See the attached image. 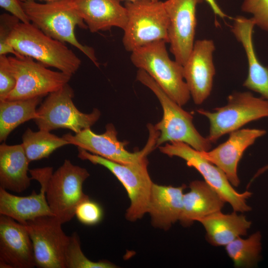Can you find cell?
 Listing matches in <instances>:
<instances>
[{
    "mask_svg": "<svg viewBox=\"0 0 268 268\" xmlns=\"http://www.w3.org/2000/svg\"><path fill=\"white\" fill-rule=\"evenodd\" d=\"M202 0H167L163 2L168 18L170 51L183 66L194 45L196 7Z\"/></svg>",
    "mask_w": 268,
    "mask_h": 268,
    "instance_id": "obj_14",
    "label": "cell"
},
{
    "mask_svg": "<svg viewBox=\"0 0 268 268\" xmlns=\"http://www.w3.org/2000/svg\"><path fill=\"white\" fill-rule=\"evenodd\" d=\"M75 215L82 224L94 225L103 218V211L101 205L89 198L81 202L77 206Z\"/></svg>",
    "mask_w": 268,
    "mask_h": 268,
    "instance_id": "obj_30",
    "label": "cell"
},
{
    "mask_svg": "<svg viewBox=\"0 0 268 268\" xmlns=\"http://www.w3.org/2000/svg\"><path fill=\"white\" fill-rule=\"evenodd\" d=\"M214 50L215 46L212 40H197L183 66L184 79L196 104L203 103L212 90L215 73L213 62Z\"/></svg>",
    "mask_w": 268,
    "mask_h": 268,
    "instance_id": "obj_16",
    "label": "cell"
},
{
    "mask_svg": "<svg viewBox=\"0 0 268 268\" xmlns=\"http://www.w3.org/2000/svg\"><path fill=\"white\" fill-rule=\"evenodd\" d=\"M66 268H115L113 263L105 260L93 262L83 253L79 237L76 233L69 236L65 252Z\"/></svg>",
    "mask_w": 268,
    "mask_h": 268,
    "instance_id": "obj_28",
    "label": "cell"
},
{
    "mask_svg": "<svg viewBox=\"0 0 268 268\" xmlns=\"http://www.w3.org/2000/svg\"><path fill=\"white\" fill-rule=\"evenodd\" d=\"M32 242L26 227L13 219L0 215V267H35Z\"/></svg>",
    "mask_w": 268,
    "mask_h": 268,
    "instance_id": "obj_17",
    "label": "cell"
},
{
    "mask_svg": "<svg viewBox=\"0 0 268 268\" xmlns=\"http://www.w3.org/2000/svg\"><path fill=\"white\" fill-rule=\"evenodd\" d=\"M266 134L263 129H240L229 133L228 139L213 149L199 151L203 157L222 170L231 184L237 187L240 184L238 165L244 151Z\"/></svg>",
    "mask_w": 268,
    "mask_h": 268,
    "instance_id": "obj_18",
    "label": "cell"
},
{
    "mask_svg": "<svg viewBox=\"0 0 268 268\" xmlns=\"http://www.w3.org/2000/svg\"><path fill=\"white\" fill-rule=\"evenodd\" d=\"M128 21L122 39L126 51L158 41L169 42L168 18L163 2L151 0L126 1Z\"/></svg>",
    "mask_w": 268,
    "mask_h": 268,
    "instance_id": "obj_6",
    "label": "cell"
},
{
    "mask_svg": "<svg viewBox=\"0 0 268 268\" xmlns=\"http://www.w3.org/2000/svg\"><path fill=\"white\" fill-rule=\"evenodd\" d=\"M21 2L32 24L51 38L75 47L96 66H99L94 49L81 44L75 36L76 26L84 29L88 27L74 7L72 0L45 3L33 0Z\"/></svg>",
    "mask_w": 268,
    "mask_h": 268,
    "instance_id": "obj_1",
    "label": "cell"
},
{
    "mask_svg": "<svg viewBox=\"0 0 268 268\" xmlns=\"http://www.w3.org/2000/svg\"><path fill=\"white\" fill-rule=\"evenodd\" d=\"M198 221L203 226L206 239L214 246H226L235 239L247 234L251 222L236 211L224 214L221 211L205 216Z\"/></svg>",
    "mask_w": 268,
    "mask_h": 268,
    "instance_id": "obj_24",
    "label": "cell"
},
{
    "mask_svg": "<svg viewBox=\"0 0 268 268\" xmlns=\"http://www.w3.org/2000/svg\"><path fill=\"white\" fill-rule=\"evenodd\" d=\"M120 0V1H135V0ZM152 0V1H159V0Z\"/></svg>",
    "mask_w": 268,
    "mask_h": 268,
    "instance_id": "obj_36",
    "label": "cell"
},
{
    "mask_svg": "<svg viewBox=\"0 0 268 268\" xmlns=\"http://www.w3.org/2000/svg\"><path fill=\"white\" fill-rule=\"evenodd\" d=\"M30 163L22 144L0 145V184L6 190L21 193L30 185Z\"/></svg>",
    "mask_w": 268,
    "mask_h": 268,
    "instance_id": "obj_23",
    "label": "cell"
},
{
    "mask_svg": "<svg viewBox=\"0 0 268 268\" xmlns=\"http://www.w3.org/2000/svg\"><path fill=\"white\" fill-rule=\"evenodd\" d=\"M189 187L190 191L183 194L182 210L179 220L185 227L221 211L226 202L205 181H193Z\"/></svg>",
    "mask_w": 268,
    "mask_h": 268,
    "instance_id": "obj_22",
    "label": "cell"
},
{
    "mask_svg": "<svg viewBox=\"0 0 268 268\" xmlns=\"http://www.w3.org/2000/svg\"><path fill=\"white\" fill-rule=\"evenodd\" d=\"M19 0L20 1H28V0H33V1L39 0V1H44L46 2H49V1H52L57 0Z\"/></svg>",
    "mask_w": 268,
    "mask_h": 268,
    "instance_id": "obj_35",
    "label": "cell"
},
{
    "mask_svg": "<svg viewBox=\"0 0 268 268\" xmlns=\"http://www.w3.org/2000/svg\"><path fill=\"white\" fill-rule=\"evenodd\" d=\"M206 1L211 6V8L213 10L214 12L219 16L220 17L223 18L226 15L222 12L221 9L219 7L218 5L216 3L215 0H206Z\"/></svg>",
    "mask_w": 268,
    "mask_h": 268,
    "instance_id": "obj_34",
    "label": "cell"
},
{
    "mask_svg": "<svg viewBox=\"0 0 268 268\" xmlns=\"http://www.w3.org/2000/svg\"><path fill=\"white\" fill-rule=\"evenodd\" d=\"M8 58L16 85L5 100L44 97L68 83L72 76L61 71L52 70L29 57Z\"/></svg>",
    "mask_w": 268,
    "mask_h": 268,
    "instance_id": "obj_12",
    "label": "cell"
},
{
    "mask_svg": "<svg viewBox=\"0 0 268 268\" xmlns=\"http://www.w3.org/2000/svg\"><path fill=\"white\" fill-rule=\"evenodd\" d=\"M136 79L154 93L163 109L162 119L154 126L159 132L156 147L167 142L180 141L200 151L210 150L212 143L197 131L191 113L172 100L144 70L138 69Z\"/></svg>",
    "mask_w": 268,
    "mask_h": 268,
    "instance_id": "obj_2",
    "label": "cell"
},
{
    "mask_svg": "<svg viewBox=\"0 0 268 268\" xmlns=\"http://www.w3.org/2000/svg\"><path fill=\"white\" fill-rule=\"evenodd\" d=\"M149 134L148 141L141 150L135 152L128 151L125 146L128 141H119L117 132L114 126L108 124L105 132L97 134L90 128L84 129L73 135L67 133L62 137L69 144L81 148L92 154L101 156L109 160L121 164H129L137 161L147 156L156 147L159 132L152 126H148Z\"/></svg>",
    "mask_w": 268,
    "mask_h": 268,
    "instance_id": "obj_10",
    "label": "cell"
},
{
    "mask_svg": "<svg viewBox=\"0 0 268 268\" xmlns=\"http://www.w3.org/2000/svg\"><path fill=\"white\" fill-rule=\"evenodd\" d=\"M19 22L17 18L10 14L0 15V56L12 54L17 57H23L18 54L8 42L12 31Z\"/></svg>",
    "mask_w": 268,
    "mask_h": 268,
    "instance_id": "obj_29",
    "label": "cell"
},
{
    "mask_svg": "<svg viewBox=\"0 0 268 268\" xmlns=\"http://www.w3.org/2000/svg\"><path fill=\"white\" fill-rule=\"evenodd\" d=\"M0 6L17 18L20 22H30L19 0H0Z\"/></svg>",
    "mask_w": 268,
    "mask_h": 268,
    "instance_id": "obj_33",
    "label": "cell"
},
{
    "mask_svg": "<svg viewBox=\"0 0 268 268\" xmlns=\"http://www.w3.org/2000/svg\"><path fill=\"white\" fill-rule=\"evenodd\" d=\"M74 91L66 84L49 93L37 109L34 119L39 130L50 132L58 129H67L75 134L90 128L99 119L100 111L94 108L90 113L80 112L72 101Z\"/></svg>",
    "mask_w": 268,
    "mask_h": 268,
    "instance_id": "obj_8",
    "label": "cell"
},
{
    "mask_svg": "<svg viewBox=\"0 0 268 268\" xmlns=\"http://www.w3.org/2000/svg\"><path fill=\"white\" fill-rule=\"evenodd\" d=\"M79 15L92 33L117 27L124 30L127 10L119 0H72Z\"/></svg>",
    "mask_w": 268,
    "mask_h": 268,
    "instance_id": "obj_20",
    "label": "cell"
},
{
    "mask_svg": "<svg viewBox=\"0 0 268 268\" xmlns=\"http://www.w3.org/2000/svg\"><path fill=\"white\" fill-rule=\"evenodd\" d=\"M77 149L78 158L106 168L123 185L130 200L126 218L132 222L141 219L147 213L153 184L147 170V156L134 163L121 164L92 154L81 148L77 147Z\"/></svg>",
    "mask_w": 268,
    "mask_h": 268,
    "instance_id": "obj_5",
    "label": "cell"
},
{
    "mask_svg": "<svg viewBox=\"0 0 268 268\" xmlns=\"http://www.w3.org/2000/svg\"><path fill=\"white\" fill-rule=\"evenodd\" d=\"M89 175L85 168L67 159L52 174L46 187V199L54 216L62 224L70 221L78 205L89 198L83 191V184Z\"/></svg>",
    "mask_w": 268,
    "mask_h": 268,
    "instance_id": "obj_9",
    "label": "cell"
},
{
    "mask_svg": "<svg viewBox=\"0 0 268 268\" xmlns=\"http://www.w3.org/2000/svg\"><path fill=\"white\" fill-rule=\"evenodd\" d=\"M32 179L41 185L39 193L33 190L28 196H17L0 187V214L8 216L23 224L26 222L44 216H54L48 203L46 190L53 174V168L46 167L29 171Z\"/></svg>",
    "mask_w": 268,
    "mask_h": 268,
    "instance_id": "obj_15",
    "label": "cell"
},
{
    "mask_svg": "<svg viewBox=\"0 0 268 268\" xmlns=\"http://www.w3.org/2000/svg\"><path fill=\"white\" fill-rule=\"evenodd\" d=\"M159 149L170 157L177 156L184 159L188 166L195 168L204 181L231 205L234 211L244 212L251 210L247 200L251 197L252 193L249 191L242 193L237 192L223 171L203 157L199 151L180 141L167 142L165 145L159 146Z\"/></svg>",
    "mask_w": 268,
    "mask_h": 268,
    "instance_id": "obj_11",
    "label": "cell"
},
{
    "mask_svg": "<svg viewBox=\"0 0 268 268\" xmlns=\"http://www.w3.org/2000/svg\"><path fill=\"white\" fill-rule=\"evenodd\" d=\"M43 97L0 101V141L21 124L37 117V106Z\"/></svg>",
    "mask_w": 268,
    "mask_h": 268,
    "instance_id": "obj_25",
    "label": "cell"
},
{
    "mask_svg": "<svg viewBox=\"0 0 268 268\" xmlns=\"http://www.w3.org/2000/svg\"><path fill=\"white\" fill-rule=\"evenodd\" d=\"M16 85V79L8 57L6 55L0 56V101L6 99Z\"/></svg>",
    "mask_w": 268,
    "mask_h": 268,
    "instance_id": "obj_32",
    "label": "cell"
},
{
    "mask_svg": "<svg viewBox=\"0 0 268 268\" xmlns=\"http://www.w3.org/2000/svg\"><path fill=\"white\" fill-rule=\"evenodd\" d=\"M242 10L251 13L255 26L268 33V0H244Z\"/></svg>",
    "mask_w": 268,
    "mask_h": 268,
    "instance_id": "obj_31",
    "label": "cell"
},
{
    "mask_svg": "<svg viewBox=\"0 0 268 268\" xmlns=\"http://www.w3.org/2000/svg\"><path fill=\"white\" fill-rule=\"evenodd\" d=\"M8 42L19 55L71 76L81 64L80 59L65 43L47 35L31 22H19L12 31Z\"/></svg>",
    "mask_w": 268,
    "mask_h": 268,
    "instance_id": "obj_3",
    "label": "cell"
},
{
    "mask_svg": "<svg viewBox=\"0 0 268 268\" xmlns=\"http://www.w3.org/2000/svg\"><path fill=\"white\" fill-rule=\"evenodd\" d=\"M32 242L36 267L66 268L65 252L69 236L54 216H44L23 224Z\"/></svg>",
    "mask_w": 268,
    "mask_h": 268,
    "instance_id": "obj_13",
    "label": "cell"
},
{
    "mask_svg": "<svg viewBox=\"0 0 268 268\" xmlns=\"http://www.w3.org/2000/svg\"><path fill=\"white\" fill-rule=\"evenodd\" d=\"M225 246L235 267L252 268L257 265L261 259L262 235L257 231L246 239L239 237Z\"/></svg>",
    "mask_w": 268,
    "mask_h": 268,
    "instance_id": "obj_27",
    "label": "cell"
},
{
    "mask_svg": "<svg viewBox=\"0 0 268 268\" xmlns=\"http://www.w3.org/2000/svg\"><path fill=\"white\" fill-rule=\"evenodd\" d=\"M186 188L184 184L175 187L153 183L147 209L153 226L167 230L179 220Z\"/></svg>",
    "mask_w": 268,
    "mask_h": 268,
    "instance_id": "obj_21",
    "label": "cell"
},
{
    "mask_svg": "<svg viewBox=\"0 0 268 268\" xmlns=\"http://www.w3.org/2000/svg\"><path fill=\"white\" fill-rule=\"evenodd\" d=\"M165 41L152 42L132 52L131 61L146 71L174 101L182 106L191 94L184 77L183 66L169 57Z\"/></svg>",
    "mask_w": 268,
    "mask_h": 268,
    "instance_id": "obj_4",
    "label": "cell"
},
{
    "mask_svg": "<svg viewBox=\"0 0 268 268\" xmlns=\"http://www.w3.org/2000/svg\"><path fill=\"white\" fill-rule=\"evenodd\" d=\"M255 26L251 18L238 16L234 19L231 31L242 45L247 58L248 73L243 85L268 100V66L263 65L257 56L253 40Z\"/></svg>",
    "mask_w": 268,
    "mask_h": 268,
    "instance_id": "obj_19",
    "label": "cell"
},
{
    "mask_svg": "<svg viewBox=\"0 0 268 268\" xmlns=\"http://www.w3.org/2000/svg\"><path fill=\"white\" fill-rule=\"evenodd\" d=\"M197 111L209 120L207 137L214 143L248 123L268 117V100L250 92H234L228 96L226 105L215 108L214 112L203 109Z\"/></svg>",
    "mask_w": 268,
    "mask_h": 268,
    "instance_id": "obj_7",
    "label": "cell"
},
{
    "mask_svg": "<svg viewBox=\"0 0 268 268\" xmlns=\"http://www.w3.org/2000/svg\"><path fill=\"white\" fill-rule=\"evenodd\" d=\"M22 140L21 144L30 162L47 158L57 149L69 144L62 137H60L49 131L39 130L33 132L30 128L25 131Z\"/></svg>",
    "mask_w": 268,
    "mask_h": 268,
    "instance_id": "obj_26",
    "label": "cell"
}]
</instances>
